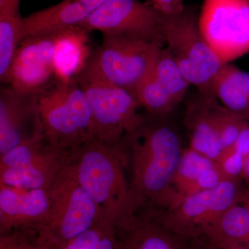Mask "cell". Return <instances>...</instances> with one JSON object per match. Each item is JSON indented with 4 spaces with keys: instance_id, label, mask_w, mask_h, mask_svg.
Returning <instances> with one entry per match:
<instances>
[{
    "instance_id": "6da1fadb",
    "label": "cell",
    "mask_w": 249,
    "mask_h": 249,
    "mask_svg": "<svg viewBox=\"0 0 249 249\" xmlns=\"http://www.w3.org/2000/svg\"><path fill=\"white\" fill-rule=\"evenodd\" d=\"M168 117L147 114L123 139L131 168L129 200L137 209L163 211L171 206L173 180L185 147Z\"/></svg>"
},
{
    "instance_id": "7a4b0ae2",
    "label": "cell",
    "mask_w": 249,
    "mask_h": 249,
    "mask_svg": "<svg viewBox=\"0 0 249 249\" xmlns=\"http://www.w3.org/2000/svg\"><path fill=\"white\" fill-rule=\"evenodd\" d=\"M73 164L80 184L99 208L102 221L113 224L129 197L122 141L111 145L93 139L76 149Z\"/></svg>"
},
{
    "instance_id": "3957f363",
    "label": "cell",
    "mask_w": 249,
    "mask_h": 249,
    "mask_svg": "<svg viewBox=\"0 0 249 249\" xmlns=\"http://www.w3.org/2000/svg\"><path fill=\"white\" fill-rule=\"evenodd\" d=\"M39 110L46 142L73 150L95 139L88 98L76 80H56L39 95Z\"/></svg>"
},
{
    "instance_id": "277c9868",
    "label": "cell",
    "mask_w": 249,
    "mask_h": 249,
    "mask_svg": "<svg viewBox=\"0 0 249 249\" xmlns=\"http://www.w3.org/2000/svg\"><path fill=\"white\" fill-rule=\"evenodd\" d=\"M76 80L88 98L93 134L100 142L118 145L146 117L138 112L137 96L106 80L91 60Z\"/></svg>"
},
{
    "instance_id": "5b68a950",
    "label": "cell",
    "mask_w": 249,
    "mask_h": 249,
    "mask_svg": "<svg viewBox=\"0 0 249 249\" xmlns=\"http://www.w3.org/2000/svg\"><path fill=\"white\" fill-rule=\"evenodd\" d=\"M164 34L165 48L190 84L199 92L213 96V83L224 62L201 33L196 10L186 6L181 12L167 16Z\"/></svg>"
},
{
    "instance_id": "8992f818",
    "label": "cell",
    "mask_w": 249,
    "mask_h": 249,
    "mask_svg": "<svg viewBox=\"0 0 249 249\" xmlns=\"http://www.w3.org/2000/svg\"><path fill=\"white\" fill-rule=\"evenodd\" d=\"M73 160L59 173L49 188L48 219L41 226L58 248L102 221L99 208L77 178Z\"/></svg>"
},
{
    "instance_id": "52a82bcc",
    "label": "cell",
    "mask_w": 249,
    "mask_h": 249,
    "mask_svg": "<svg viewBox=\"0 0 249 249\" xmlns=\"http://www.w3.org/2000/svg\"><path fill=\"white\" fill-rule=\"evenodd\" d=\"M248 188L241 178L224 180L213 188L187 196L175 207L157 211L158 215L172 231L200 247L199 240L205 229L242 202Z\"/></svg>"
},
{
    "instance_id": "ba28073f",
    "label": "cell",
    "mask_w": 249,
    "mask_h": 249,
    "mask_svg": "<svg viewBox=\"0 0 249 249\" xmlns=\"http://www.w3.org/2000/svg\"><path fill=\"white\" fill-rule=\"evenodd\" d=\"M163 47L137 36L104 34L90 60L106 80L136 95L153 71Z\"/></svg>"
},
{
    "instance_id": "9c48e42d",
    "label": "cell",
    "mask_w": 249,
    "mask_h": 249,
    "mask_svg": "<svg viewBox=\"0 0 249 249\" xmlns=\"http://www.w3.org/2000/svg\"><path fill=\"white\" fill-rule=\"evenodd\" d=\"M76 149L61 150L45 139L23 142L0 155V185L22 190H49L59 173L74 159Z\"/></svg>"
},
{
    "instance_id": "30bf717a",
    "label": "cell",
    "mask_w": 249,
    "mask_h": 249,
    "mask_svg": "<svg viewBox=\"0 0 249 249\" xmlns=\"http://www.w3.org/2000/svg\"><path fill=\"white\" fill-rule=\"evenodd\" d=\"M199 24L224 63L249 53V0H204Z\"/></svg>"
},
{
    "instance_id": "8fae6325",
    "label": "cell",
    "mask_w": 249,
    "mask_h": 249,
    "mask_svg": "<svg viewBox=\"0 0 249 249\" xmlns=\"http://www.w3.org/2000/svg\"><path fill=\"white\" fill-rule=\"evenodd\" d=\"M167 16L150 2L139 0H108L80 24L89 32L103 35L127 34L142 37L165 47Z\"/></svg>"
},
{
    "instance_id": "7c38bea8",
    "label": "cell",
    "mask_w": 249,
    "mask_h": 249,
    "mask_svg": "<svg viewBox=\"0 0 249 249\" xmlns=\"http://www.w3.org/2000/svg\"><path fill=\"white\" fill-rule=\"evenodd\" d=\"M113 227L122 249H199L165 227L157 211L137 209L129 200Z\"/></svg>"
},
{
    "instance_id": "4fadbf2b",
    "label": "cell",
    "mask_w": 249,
    "mask_h": 249,
    "mask_svg": "<svg viewBox=\"0 0 249 249\" xmlns=\"http://www.w3.org/2000/svg\"><path fill=\"white\" fill-rule=\"evenodd\" d=\"M58 34L21 41L10 70L9 86L20 92L40 95L55 83L53 61Z\"/></svg>"
},
{
    "instance_id": "5bb4252c",
    "label": "cell",
    "mask_w": 249,
    "mask_h": 249,
    "mask_svg": "<svg viewBox=\"0 0 249 249\" xmlns=\"http://www.w3.org/2000/svg\"><path fill=\"white\" fill-rule=\"evenodd\" d=\"M45 139L39 95L23 93L7 85L0 89V155L23 142Z\"/></svg>"
},
{
    "instance_id": "9a60e30c",
    "label": "cell",
    "mask_w": 249,
    "mask_h": 249,
    "mask_svg": "<svg viewBox=\"0 0 249 249\" xmlns=\"http://www.w3.org/2000/svg\"><path fill=\"white\" fill-rule=\"evenodd\" d=\"M185 101L183 124L188 147L216 161L223 151L217 124L219 101L214 96L198 91Z\"/></svg>"
},
{
    "instance_id": "2e32d148",
    "label": "cell",
    "mask_w": 249,
    "mask_h": 249,
    "mask_svg": "<svg viewBox=\"0 0 249 249\" xmlns=\"http://www.w3.org/2000/svg\"><path fill=\"white\" fill-rule=\"evenodd\" d=\"M49 209V190L18 189L0 185V234L44 225Z\"/></svg>"
},
{
    "instance_id": "e0dca14e",
    "label": "cell",
    "mask_w": 249,
    "mask_h": 249,
    "mask_svg": "<svg viewBox=\"0 0 249 249\" xmlns=\"http://www.w3.org/2000/svg\"><path fill=\"white\" fill-rule=\"evenodd\" d=\"M222 181L224 178L214 160L189 147H186L174 178L169 209L175 207L187 196L213 188Z\"/></svg>"
},
{
    "instance_id": "ac0fdd59",
    "label": "cell",
    "mask_w": 249,
    "mask_h": 249,
    "mask_svg": "<svg viewBox=\"0 0 249 249\" xmlns=\"http://www.w3.org/2000/svg\"><path fill=\"white\" fill-rule=\"evenodd\" d=\"M89 33L74 26L58 33L53 55V71L57 80H76L92 56Z\"/></svg>"
},
{
    "instance_id": "d6986e66",
    "label": "cell",
    "mask_w": 249,
    "mask_h": 249,
    "mask_svg": "<svg viewBox=\"0 0 249 249\" xmlns=\"http://www.w3.org/2000/svg\"><path fill=\"white\" fill-rule=\"evenodd\" d=\"M91 12L75 0L58 4L23 17L22 40L27 37L52 35L79 26Z\"/></svg>"
},
{
    "instance_id": "ffe728a7",
    "label": "cell",
    "mask_w": 249,
    "mask_h": 249,
    "mask_svg": "<svg viewBox=\"0 0 249 249\" xmlns=\"http://www.w3.org/2000/svg\"><path fill=\"white\" fill-rule=\"evenodd\" d=\"M213 95L224 107L249 121V73L224 63L214 77Z\"/></svg>"
},
{
    "instance_id": "44dd1931",
    "label": "cell",
    "mask_w": 249,
    "mask_h": 249,
    "mask_svg": "<svg viewBox=\"0 0 249 249\" xmlns=\"http://www.w3.org/2000/svg\"><path fill=\"white\" fill-rule=\"evenodd\" d=\"M153 75L157 83L178 106L185 101L191 85L165 47L160 50Z\"/></svg>"
},
{
    "instance_id": "7402d4cb",
    "label": "cell",
    "mask_w": 249,
    "mask_h": 249,
    "mask_svg": "<svg viewBox=\"0 0 249 249\" xmlns=\"http://www.w3.org/2000/svg\"><path fill=\"white\" fill-rule=\"evenodd\" d=\"M136 96L141 107L147 114L155 117H167L178 107L169 95L157 83L153 71L139 87Z\"/></svg>"
},
{
    "instance_id": "603a6c76",
    "label": "cell",
    "mask_w": 249,
    "mask_h": 249,
    "mask_svg": "<svg viewBox=\"0 0 249 249\" xmlns=\"http://www.w3.org/2000/svg\"><path fill=\"white\" fill-rule=\"evenodd\" d=\"M0 249H59L41 226L19 228L0 234Z\"/></svg>"
},
{
    "instance_id": "cb8c5ba5",
    "label": "cell",
    "mask_w": 249,
    "mask_h": 249,
    "mask_svg": "<svg viewBox=\"0 0 249 249\" xmlns=\"http://www.w3.org/2000/svg\"><path fill=\"white\" fill-rule=\"evenodd\" d=\"M59 249H122L113 224L100 221L88 231Z\"/></svg>"
},
{
    "instance_id": "d4e9b609",
    "label": "cell",
    "mask_w": 249,
    "mask_h": 249,
    "mask_svg": "<svg viewBox=\"0 0 249 249\" xmlns=\"http://www.w3.org/2000/svg\"><path fill=\"white\" fill-rule=\"evenodd\" d=\"M217 116L219 137L224 150L235 143L249 121L229 110L220 103L217 107Z\"/></svg>"
},
{
    "instance_id": "484cf974",
    "label": "cell",
    "mask_w": 249,
    "mask_h": 249,
    "mask_svg": "<svg viewBox=\"0 0 249 249\" xmlns=\"http://www.w3.org/2000/svg\"><path fill=\"white\" fill-rule=\"evenodd\" d=\"M185 0H149L155 8L165 16L178 14L185 9Z\"/></svg>"
},
{
    "instance_id": "4316f807",
    "label": "cell",
    "mask_w": 249,
    "mask_h": 249,
    "mask_svg": "<svg viewBox=\"0 0 249 249\" xmlns=\"http://www.w3.org/2000/svg\"><path fill=\"white\" fill-rule=\"evenodd\" d=\"M75 1H78L80 4L84 6L91 13L104 4L108 0H75Z\"/></svg>"
},
{
    "instance_id": "83f0119b",
    "label": "cell",
    "mask_w": 249,
    "mask_h": 249,
    "mask_svg": "<svg viewBox=\"0 0 249 249\" xmlns=\"http://www.w3.org/2000/svg\"><path fill=\"white\" fill-rule=\"evenodd\" d=\"M20 0H0V8L4 9H19Z\"/></svg>"
},
{
    "instance_id": "f1b7e54d",
    "label": "cell",
    "mask_w": 249,
    "mask_h": 249,
    "mask_svg": "<svg viewBox=\"0 0 249 249\" xmlns=\"http://www.w3.org/2000/svg\"><path fill=\"white\" fill-rule=\"evenodd\" d=\"M241 178L243 180L247 186L249 185V156L246 160L245 168H244L243 173L242 174Z\"/></svg>"
},
{
    "instance_id": "f546056e",
    "label": "cell",
    "mask_w": 249,
    "mask_h": 249,
    "mask_svg": "<svg viewBox=\"0 0 249 249\" xmlns=\"http://www.w3.org/2000/svg\"><path fill=\"white\" fill-rule=\"evenodd\" d=\"M219 249H249V248H247V247H236V248Z\"/></svg>"
}]
</instances>
